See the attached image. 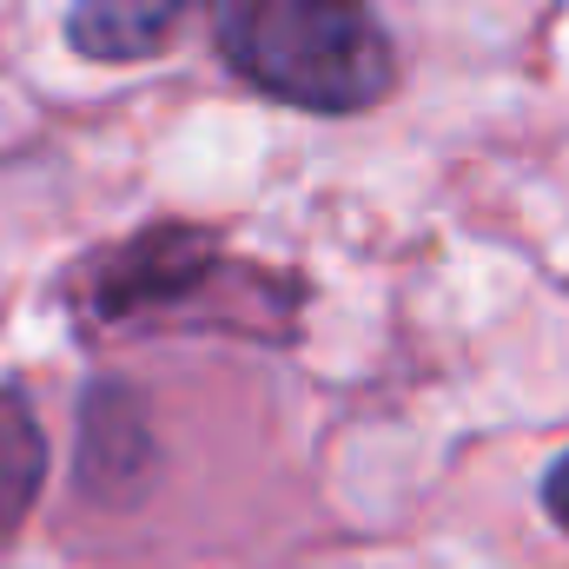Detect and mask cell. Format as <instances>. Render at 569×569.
<instances>
[{"mask_svg": "<svg viewBox=\"0 0 569 569\" xmlns=\"http://www.w3.org/2000/svg\"><path fill=\"white\" fill-rule=\"evenodd\" d=\"M219 246L199 232V226H152L133 246L107 252L93 266V279L80 284L87 311L100 325H120V318H146V311H166L179 298H199V291H219Z\"/></svg>", "mask_w": 569, "mask_h": 569, "instance_id": "obj_2", "label": "cell"}, {"mask_svg": "<svg viewBox=\"0 0 569 569\" xmlns=\"http://www.w3.org/2000/svg\"><path fill=\"white\" fill-rule=\"evenodd\" d=\"M192 0H73L67 13V47L80 60L100 67H127V60H152L172 47V33L186 27Z\"/></svg>", "mask_w": 569, "mask_h": 569, "instance_id": "obj_3", "label": "cell"}, {"mask_svg": "<svg viewBox=\"0 0 569 569\" xmlns=\"http://www.w3.org/2000/svg\"><path fill=\"white\" fill-rule=\"evenodd\" d=\"M40 477H47V437L20 391H0V537H13L20 517L33 510Z\"/></svg>", "mask_w": 569, "mask_h": 569, "instance_id": "obj_4", "label": "cell"}, {"mask_svg": "<svg viewBox=\"0 0 569 569\" xmlns=\"http://www.w3.org/2000/svg\"><path fill=\"white\" fill-rule=\"evenodd\" d=\"M543 503H550L557 530H569V457H557V470L543 477Z\"/></svg>", "mask_w": 569, "mask_h": 569, "instance_id": "obj_5", "label": "cell"}, {"mask_svg": "<svg viewBox=\"0 0 569 569\" xmlns=\"http://www.w3.org/2000/svg\"><path fill=\"white\" fill-rule=\"evenodd\" d=\"M219 60L298 113H365L391 93V40L365 0H206Z\"/></svg>", "mask_w": 569, "mask_h": 569, "instance_id": "obj_1", "label": "cell"}]
</instances>
